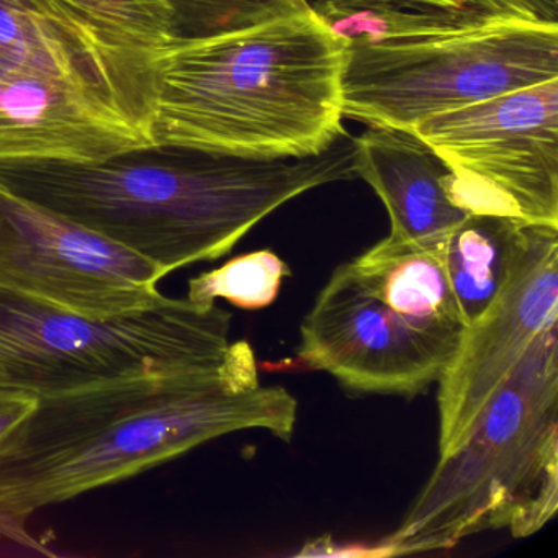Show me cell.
<instances>
[{
    "label": "cell",
    "instance_id": "cell-1",
    "mask_svg": "<svg viewBox=\"0 0 558 558\" xmlns=\"http://www.w3.org/2000/svg\"><path fill=\"white\" fill-rule=\"evenodd\" d=\"M299 401L260 385L247 341L220 367L93 385L37 407L0 440V535L37 547L28 518L238 430L292 439Z\"/></svg>",
    "mask_w": 558,
    "mask_h": 558
},
{
    "label": "cell",
    "instance_id": "cell-8",
    "mask_svg": "<svg viewBox=\"0 0 558 558\" xmlns=\"http://www.w3.org/2000/svg\"><path fill=\"white\" fill-rule=\"evenodd\" d=\"M165 276L151 260L0 187V287L112 316L151 305Z\"/></svg>",
    "mask_w": 558,
    "mask_h": 558
},
{
    "label": "cell",
    "instance_id": "cell-14",
    "mask_svg": "<svg viewBox=\"0 0 558 558\" xmlns=\"http://www.w3.org/2000/svg\"><path fill=\"white\" fill-rule=\"evenodd\" d=\"M348 264L352 276L403 322L427 335L460 339L457 308L439 246L407 243L388 234Z\"/></svg>",
    "mask_w": 558,
    "mask_h": 558
},
{
    "label": "cell",
    "instance_id": "cell-2",
    "mask_svg": "<svg viewBox=\"0 0 558 558\" xmlns=\"http://www.w3.org/2000/svg\"><path fill=\"white\" fill-rule=\"evenodd\" d=\"M354 179L351 136L318 156L274 161L159 143L97 161H0V187L151 260L166 276L220 259L293 198Z\"/></svg>",
    "mask_w": 558,
    "mask_h": 558
},
{
    "label": "cell",
    "instance_id": "cell-15",
    "mask_svg": "<svg viewBox=\"0 0 558 558\" xmlns=\"http://www.w3.org/2000/svg\"><path fill=\"white\" fill-rule=\"evenodd\" d=\"M527 225L496 215H469L440 244L463 325L478 318L501 289Z\"/></svg>",
    "mask_w": 558,
    "mask_h": 558
},
{
    "label": "cell",
    "instance_id": "cell-21",
    "mask_svg": "<svg viewBox=\"0 0 558 558\" xmlns=\"http://www.w3.org/2000/svg\"><path fill=\"white\" fill-rule=\"evenodd\" d=\"M37 401L31 395L0 390V440L37 407Z\"/></svg>",
    "mask_w": 558,
    "mask_h": 558
},
{
    "label": "cell",
    "instance_id": "cell-18",
    "mask_svg": "<svg viewBox=\"0 0 558 558\" xmlns=\"http://www.w3.org/2000/svg\"><path fill=\"white\" fill-rule=\"evenodd\" d=\"M172 40L192 41L244 31L310 8V0H162Z\"/></svg>",
    "mask_w": 558,
    "mask_h": 558
},
{
    "label": "cell",
    "instance_id": "cell-7",
    "mask_svg": "<svg viewBox=\"0 0 558 558\" xmlns=\"http://www.w3.org/2000/svg\"><path fill=\"white\" fill-rule=\"evenodd\" d=\"M469 215L558 228V77L411 126Z\"/></svg>",
    "mask_w": 558,
    "mask_h": 558
},
{
    "label": "cell",
    "instance_id": "cell-19",
    "mask_svg": "<svg viewBox=\"0 0 558 558\" xmlns=\"http://www.w3.org/2000/svg\"><path fill=\"white\" fill-rule=\"evenodd\" d=\"M119 44L145 53L171 45V12L162 0H57Z\"/></svg>",
    "mask_w": 558,
    "mask_h": 558
},
{
    "label": "cell",
    "instance_id": "cell-10",
    "mask_svg": "<svg viewBox=\"0 0 558 558\" xmlns=\"http://www.w3.org/2000/svg\"><path fill=\"white\" fill-rule=\"evenodd\" d=\"M558 325V228L527 225L499 292L463 329L437 391L439 457L452 452L532 342Z\"/></svg>",
    "mask_w": 558,
    "mask_h": 558
},
{
    "label": "cell",
    "instance_id": "cell-17",
    "mask_svg": "<svg viewBox=\"0 0 558 558\" xmlns=\"http://www.w3.org/2000/svg\"><path fill=\"white\" fill-rule=\"evenodd\" d=\"M290 267L272 251L243 254L189 280L187 299L198 305L227 300L241 310H263L279 295Z\"/></svg>",
    "mask_w": 558,
    "mask_h": 558
},
{
    "label": "cell",
    "instance_id": "cell-16",
    "mask_svg": "<svg viewBox=\"0 0 558 558\" xmlns=\"http://www.w3.org/2000/svg\"><path fill=\"white\" fill-rule=\"evenodd\" d=\"M310 5L348 47L426 40L478 27L452 15L414 11L393 0H315Z\"/></svg>",
    "mask_w": 558,
    "mask_h": 558
},
{
    "label": "cell",
    "instance_id": "cell-9",
    "mask_svg": "<svg viewBox=\"0 0 558 558\" xmlns=\"http://www.w3.org/2000/svg\"><path fill=\"white\" fill-rule=\"evenodd\" d=\"M459 341L408 325L342 264L303 319L292 364L357 393L414 397L439 381Z\"/></svg>",
    "mask_w": 558,
    "mask_h": 558
},
{
    "label": "cell",
    "instance_id": "cell-13",
    "mask_svg": "<svg viewBox=\"0 0 558 558\" xmlns=\"http://www.w3.org/2000/svg\"><path fill=\"white\" fill-rule=\"evenodd\" d=\"M351 140L355 178L364 179L387 208L390 236L439 246L469 217L450 198L446 166L411 130L368 126Z\"/></svg>",
    "mask_w": 558,
    "mask_h": 558
},
{
    "label": "cell",
    "instance_id": "cell-12",
    "mask_svg": "<svg viewBox=\"0 0 558 558\" xmlns=\"http://www.w3.org/2000/svg\"><path fill=\"white\" fill-rule=\"evenodd\" d=\"M155 145L116 99L73 81L0 76V161H97Z\"/></svg>",
    "mask_w": 558,
    "mask_h": 558
},
{
    "label": "cell",
    "instance_id": "cell-5",
    "mask_svg": "<svg viewBox=\"0 0 558 558\" xmlns=\"http://www.w3.org/2000/svg\"><path fill=\"white\" fill-rule=\"evenodd\" d=\"M231 319L217 303L162 293L135 312L90 316L0 287V390L45 398L220 367L233 354Z\"/></svg>",
    "mask_w": 558,
    "mask_h": 558
},
{
    "label": "cell",
    "instance_id": "cell-20",
    "mask_svg": "<svg viewBox=\"0 0 558 558\" xmlns=\"http://www.w3.org/2000/svg\"><path fill=\"white\" fill-rule=\"evenodd\" d=\"M421 12H439L470 24L525 22L558 25V0H393Z\"/></svg>",
    "mask_w": 558,
    "mask_h": 558
},
{
    "label": "cell",
    "instance_id": "cell-3",
    "mask_svg": "<svg viewBox=\"0 0 558 558\" xmlns=\"http://www.w3.org/2000/svg\"><path fill=\"white\" fill-rule=\"evenodd\" d=\"M348 45L313 11L204 40L172 41L153 64L159 145L236 158L302 159L348 138Z\"/></svg>",
    "mask_w": 558,
    "mask_h": 558
},
{
    "label": "cell",
    "instance_id": "cell-4",
    "mask_svg": "<svg viewBox=\"0 0 558 558\" xmlns=\"http://www.w3.org/2000/svg\"><path fill=\"white\" fill-rule=\"evenodd\" d=\"M557 509L558 331L551 326L462 442L439 457L400 527L380 547L385 555L444 550L489 529L527 537Z\"/></svg>",
    "mask_w": 558,
    "mask_h": 558
},
{
    "label": "cell",
    "instance_id": "cell-6",
    "mask_svg": "<svg viewBox=\"0 0 558 558\" xmlns=\"http://www.w3.org/2000/svg\"><path fill=\"white\" fill-rule=\"evenodd\" d=\"M558 77V25L493 22L447 37L348 47L342 113L411 130L426 117Z\"/></svg>",
    "mask_w": 558,
    "mask_h": 558
},
{
    "label": "cell",
    "instance_id": "cell-11",
    "mask_svg": "<svg viewBox=\"0 0 558 558\" xmlns=\"http://www.w3.org/2000/svg\"><path fill=\"white\" fill-rule=\"evenodd\" d=\"M155 58L107 37L57 0H0V76L83 84L116 99L149 130Z\"/></svg>",
    "mask_w": 558,
    "mask_h": 558
}]
</instances>
